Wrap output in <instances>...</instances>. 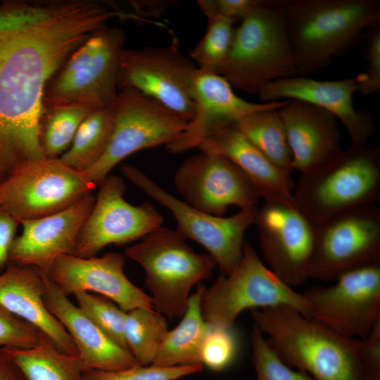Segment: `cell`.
I'll use <instances>...</instances> for the list:
<instances>
[{
  "instance_id": "cell-5",
  "label": "cell",
  "mask_w": 380,
  "mask_h": 380,
  "mask_svg": "<svg viewBox=\"0 0 380 380\" xmlns=\"http://www.w3.org/2000/svg\"><path fill=\"white\" fill-rule=\"evenodd\" d=\"M218 74L254 95L270 82L297 75L283 15L272 0H261L241 20Z\"/></svg>"
},
{
  "instance_id": "cell-27",
  "label": "cell",
  "mask_w": 380,
  "mask_h": 380,
  "mask_svg": "<svg viewBox=\"0 0 380 380\" xmlns=\"http://www.w3.org/2000/svg\"><path fill=\"white\" fill-rule=\"evenodd\" d=\"M2 348L27 380H82L78 355L62 352L48 337L31 348Z\"/></svg>"
},
{
  "instance_id": "cell-6",
  "label": "cell",
  "mask_w": 380,
  "mask_h": 380,
  "mask_svg": "<svg viewBox=\"0 0 380 380\" xmlns=\"http://www.w3.org/2000/svg\"><path fill=\"white\" fill-rule=\"evenodd\" d=\"M125 254L142 267L153 308L170 319L184 315L192 288L217 266L210 254L196 253L177 230L162 226Z\"/></svg>"
},
{
  "instance_id": "cell-15",
  "label": "cell",
  "mask_w": 380,
  "mask_h": 380,
  "mask_svg": "<svg viewBox=\"0 0 380 380\" xmlns=\"http://www.w3.org/2000/svg\"><path fill=\"white\" fill-rule=\"evenodd\" d=\"M91 211L79 233L73 255L94 257L110 244L125 245L162 225V215L150 203L134 205L124 198L125 184L108 175L98 186Z\"/></svg>"
},
{
  "instance_id": "cell-9",
  "label": "cell",
  "mask_w": 380,
  "mask_h": 380,
  "mask_svg": "<svg viewBox=\"0 0 380 380\" xmlns=\"http://www.w3.org/2000/svg\"><path fill=\"white\" fill-rule=\"evenodd\" d=\"M380 262V209L376 203L337 213L314 226L308 279L335 281L341 274Z\"/></svg>"
},
{
  "instance_id": "cell-16",
  "label": "cell",
  "mask_w": 380,
  "mask_h": 380,
  "mask_svg": "<svg viewBox=\"0 0 380 380\" xmlns=\"http://www.w3.org/2000/svg\"><path fill=\"white\" fill-rule=\"evenodd\" d=\"M255 224L269 268L291 287L308 279L314 225L291 200H265Z\"/></svg>"
},
{
  "instance_id": "cell-24",
  "label": "cell",
  "mask_w": 380,
  "mask_h": 380,
  "mask_svg": "<svg viewBox=\"0 0 380 380\" xmlns=\"http://www.w3.org/2000/svg\"><path fill=\"white\" fill-rule=\"evenodd\" d=\"M45 274L30 266L8 262L0 273V305L37 327L62 352L77 355L76 346L45 301Z\"/></svg>"
},
{
  "instance_id": "cell-35",
  "label": "cell",
  "mask_w": 380,
  "mask_h": 380,
  "mask_svg": "<svg viewBox=\"0 0 380 380\" xmlns=\"http://www.w3.org/2000/svg\"><path fill=\"white\" fill-rule=\"evenodd\" d=\"M238 348L233 327L208 324L201 348V362L213 371H222L235 360Z\"/></svg>"
},
{
  "instance_id": "cell-33",
  "label": "cell",
  "mask_w": 380,
  "mask_h": 380,
  "mask_svg": "<svg viewBox=\"0 0 380 380\" xmlns=\"http://www.w3.org/2000/svg\"><path fill=\"white\" fill-rule=\"evenodd\" d=\"M74 296L77 306L89 319L114 343L128 350L125 338L126 312L109 298L98 294L79 292Z\"/></svg>"
},
{
  "instance_id": "cell-31",
  "label": "cell",
  "mask_w": 380,
  "mask_h": 380,
  "mask_svg": "<svg viewBox=\"0 0 380 380\" xmlns=\"http://www.w3.org/2000/svg\"><path fill=\"white\" fill-rule=\"evenodd\" d=\"M153 309L138 308L126 313L125 338L127 348L143 366L153 364L169 331L165 316Z\"/></svg>"
},
{
  "instance_id": "cell-26",
  "label": "cell",
  "mask_w": 380,
  "mask_h": 380,
  "mask_svg": "<svg viewBox=\"0 0 380 380\" xmlns=\"http://www.w3.org/2000/svg\"><path fill=\"white\" fill-rule=\"evenodd\" d=\"M205 288V285L198 284L191 294L182 320L175 329L169 330L151 365L174 367L201 364V348L208 329L201 310Z\"/></svg>"
},
{
  "instance_id": "cell-41",
  "label": "cell",
  "mask_w": 380,
  "mask_h": 380,
  "mask_svg": "<svg viewBox=\"0 0 380 380\" xmlns=\"http://www.w3.org/2000/svg\"><path fill=\"white\" fill-rule=\"evenodd\" d=\"M214 9L222 15L240 21L253 11L261 0H210Z\"/></svg>"
},
{
  "instance_id": "cell-17",
  "label": "cell",
  "mask_w": 380,
  "mask_h": 380,
  "mask_svg": "<svg viewBox=\"0 0 380 380\" xmlns=\"http://www.w3.org/2000/svg\"><path fill=\"white\" fill-rule=\"evenodd\" d=\"M174 185L185 203L202 212L223 216L229 206L258 207L260 199L243 172L226 157L201 151L176 170Z\"/></svg>"
},
{
  "instance_id": "cell-37",
  "label": "cell",
  "mask_w": 380,
  "mask_h": 380,
  "mask_svg": "<svg viewBox=\"0 0 380 380\" xmlns=\"http://www.w3.org/2000/svg\"><path fill=\"white\" fill-rule=\"evenodd\" d=\"M45 337L37 327L0 305V348H31Z\"/></svg>"
},
{
  "instance_id": "cell-39",
  "label": "cell",
  "mask_w": 380,
  "mask_h": 380,
  "mask_svg": "<svg viewBox=\"0 0 380 380\" xmlns=\"http://www.w3.org/2000/svg\"><path fill=\"white\" fill-rule=\"evenodd\" d=\"M357 351L367 380H380V319L369 333L357 340Z\"/></svg>"
},
{
  "instance_id": "cell-34",
  "label": "cell",
  "mask_w": 380,
  "mask_h": 380,
  "mask_svg": "<svg viewBox=\"0 0 380 380\" xmlns=\"http://www.w3.org/2000/svg\"><path fill=\"white\" fill-rule=\"evenodd\" d=\"M256 380H315L305 372L288 366L254 325L251 334Z\"/></svg>"
},
{
  "instance_id": "cell-11",
  "label": "cell",
  "mask_w": 380,
  "mask_h": 380,
  "mask_svg": "<svg viewBox=\"0 0 380 380\" xmlns=\"http://www.w3.org/2000/svg\"><path fill=\"white\" fill-rule=\"evenodd\" d=\"M120 170L132 183L171 212L177 232L203 246L221 274L227 275L236 267L243 255L245 233L255 224L258 207L240 209L229 217L210 215L173 196L133 165L124 164Z\"/></svg>"
},
{
  "instance_id": "cell-22",
  "label": "cell",
  "mask_w": 380,
  "mask_h": 380,
  "mask_svg": "<svg viewBox=\"0 0 380 380\" xmlns=\"http://www.w3.org/2000/svg\"><path fill=\"white\" fill-rule=\"evenodd\" d=\"M44 274L45 304L72 338L84 370L115 371L141 365L128 350L114 343Z\"/></svg>"
},
{
  "instance_id": "cell-23",
  "label": "cell",
  "mask_w": 380,
  "mask_h": 380,
  "mask_svg": "<svg viewBox=\"0 0 380 380\" xmlns=\"http://www.w3.org/2000/svg\"><path fill=\"white\" fill-rule=\"evenodd\" d=\"M279 113L286 129L293 170L305 172L342 150L338 120L329 111L305 101L287 100Z\"/></svg>"
},
{
  "instance_id": "cell-30",
  "label": "cell",
  "mask_w": 380,
  "mask_h": 380,
  "mask_svg": "<svg viewBox=\"0 0 380 380\" xmlns=\"http://www.w3.org/2000/svg\"><path fill=\"white\" fill-rule=\"evenodd\" d=\"M197 4L208 25L204 35L191 51L190 58L198 69L218 74L233 41L234 21L217 13L210 0H198Z\"/></svg>"
},
{
  "instance_id": "cell-12",
  "label": "cell",
  "mask_w": 380,
  "mask_h": 380,
  "mask_svg": "<svg viewBox=\"0 0 380 380\" xmlns=\"http://www.w3.org/2000/svg\"><path fill=\"white\" fill-rule=\"evenodd\" d=\"M197 70L175 36L165 46L124 49L117 76L120 90L133 89L155 100L187 122L194 114L191 84Z\"/></svg>"
},
{
  "instance_id": "cell-32",
  "label": "cell",
  "mask_w": 380,
  "mask_h": 380,
  "mask_svg": "<svg viewBox=\"0 0 380 380\" xmlns=\"http://www.w3.org/2000/svg\"><path fill=\"white\" fill-rule=\"evenodd\" d=\"M91 110L80 106H43L39 141L45 158H59L69 148L78 127Z\"/></svg>"
},
{
  "instance_id": "cell-1",
  "label": "cell",
  "mask_w": 380,
  "mask_h": 380,
  "mask_svg": "<svg viewBox=\"0 0 380 380\" xmlns=\"http://www.w3.org/2000/svg\"><path fill=\"white\" fill-rule=\"evenodd\" d=\"M122 16L94 0L0 3V179L45 158L39 121L46 84L91 34Z\"/></svg>"
},
{
  "instance_id": "cell-2",
  "label": "cell",
  "mask_w": 380,
  "mask_h": 380,
  "mask_svg": "<svg viewBox=\"0 0 380 380\" xmlns=\"http://www.w3.org/2000/svg\"><path fill=\"white\" fill-rule=\"evenodd\" d=\"M281 10L297 75L343 56L380 23L379 0H272Z\"/></svg>"
},
{
  "instance_id": "cell-3",
  "label": "cell",
  "mask_w": 380,
  "mask_h": 380,
  "mask_svg": "<svg viewBox=\"0 0 380 380\" xmlns=\"http://www.w3.org/2000/svg\"><path fill=\"white\" fill-rule=\"evenodd\" d=\"M251 315L288 366L315 380H367L357 338L342 336L289 305L251 310Z\"/></svg>"
},
{
  "instance_id": "cell-19",
  "label": "cell",
  "mask_w": 380,
  "mask_h": 380,
  "mask_svg": "<svg viewBox=\"0 0 380 380\" xmlns=\"http://www.w3.org/2000/svg\"><path fill=\"white\" fill-rule=\"evenodd\" d=\"M194 114L184 129L166 149L179 153L198 146L208 137L251 113L270 108H281L287 100L262 103L247 101L237 96L231 84L220 75L197 68L191 84Z\"/></svg>"
},
{
  "instance_id": "cell-13",
  "label": "cell",
  "mask_w": 380,
  "mask_h": 380,
  "mask_svg": "<svg viewBox=\"0 0 380 380\" xmlns=\"http://www.w3.org/2000/svg\"><path fill=\"white\" fill-rule=\"evenodd\" d=\"M187 122L155 100L133 89L118 92L113 127L106 148L82 172L97 186L123 159L147 148L167 145Z\"/></svg>"
},
{
  "instance_id": "cell-7",
  "label": "cell",
  "mask_w": 380,
  "mask_h": 380,
  "mask_svg": "<svg viewBox=\"0 0 380 380\" xmlns=\"http://www.w3.org/2000/svg\"><path fill=\"white\" fill-rule=\"evenodd\" d=\"M124 32L106 26L91 34L46 84L43 106H80L97 109L115 105L117 76Z\"/></svg>"
},
{
  "instance_id": "cell-14",
  "label": "cell",
  "mask_w": 380,
  "mask_h": 380,
  "mask_svg": "<svg viewBox=\"0 0 380 380\" xmlns=\"http://www.w3.org/2000/svg\"><path fill=\"white\" fill-rule=\"evenodd\" d=\"M310 319L348 337L365 338L380 319V262L348 271L303 293Z\"/></svg>"
},
{
  "instance_id": "cell-18",
  "label": "cell",
  "mask_w": 380,
  "mask_h": 380,
  "mask_svg": "<svg viewBox=\"0 0 380 380\" xmlns=\"http://www.w3.org/2000/svg\"><path fill=\"white\" fill-rule=\"evenodd\" d=\"M124 265V255L115 252L90 258L65 254L54 260L44 273L67 296L79 292L98 294L126 312L138 308H154L151 296L127 277Z\"/></svg>"
},
{
  "instance_id": "cell-42",
  "label": "cell",
  "mask_w": 380,
  "mask_h": 380,
  "mask_svg": "<svg viewBox=\"0 0 380 380\" xmlns=\"http://www.w3.org/2000/svg\"><path fill=\"white\" fill-rule=\"evenodd\" d=\"M0 380H27L2 348H0Z\"/></svg>"
},
{
  "instance_id": "cell-43",
  "label": "cell",
  "mask_w": 380,
  "mask_h": 380,
  "mask_svg": "<svg viewBox=\"0 0 380 380\" xmlns=\"http://www.w3.org/2000/svg\"><path fill=\"white\" fill-rule=\"evenodd\" d=\"M1 182L0 181V202H1Z\"/></svg>"
},
{
  "instance_id": "cell-40",
  "label": "cell",
  "mask_w": 380,
  "mask_h": 380,
  "mask_svg": "<svg viewBox=\"0 0 380 380\" xmlns=\"http://www.w3.org/2000/svg\"><path fill=\"white\" fill-rule=\"evenodd\" d=\"M18 224V220L0 208V273L9 262V252L16 236Z\"/></svg>"
},
{
  "instance_id": "cell-20",
  "label": "cell",
  "mask_w": 380,
  "mask_h": 380,
  "mask_svg": "<svg viewBox=\"0 0 380 380\" xmlns=\"http://www.w3.org/2000/svg\"><path fill=\"white\" fill-rule=\"evenodd\" d=\"M362 73L336 80H317L296 75L274 80L258 94L264 103L284 100L305 101L333 114L345 127L350 144L368 143L375 129L371 114L354 106L353 98L357 92Z\"/></svg>"
},
{
  "instance_id": "cell-10",
  "label": "cell",
  "mask_w": 380,
  "mask_h": 380,
  "mask_svg": "<svg viewBox=\"0 0 380 380\" xmlns=\"http://www.w3.org/2000/svg\"><path fill=\"white\" fill-rule=\"evenodd\" d=\"M96 187L83 172L59 158L30 160L2 180L0 208L19 222L37 219L68 208Z\"/></svg>"
},
{
  "instance_id": "cell-28",
  "label": "cell",
  "mask_w": 380,
  "mask_h": 380,
  "mask_svg": "<svg viewBox=\"0 0 380 380\" xmlns=\"http://www.w3.org/2000/svg\"><path fill=\"white\" fill-rule=\"evenodd\" d=\"M279 109L270 108L251 113L234 125L275 165L291 175L294 170L292 154Z\"/></svg>"
},
{
  "instance_id": "cell-29",
  "label": "cell",
  "mask_w": 380,
  "mask_h": 380,
  "mask_svg": "<svg viewBox=\"0 0 380 380\" xmlns=\"http://www.w3.org/2000/svg\"><path fill=\"white\" fill-rule=\"evenodd\" d=\"M115 110V105L91 110L78 127L69 148L59 159L80 172L97 162L110 139Z\"/></svg>"
},
{
  "instance_id": "cell-38",
  "label": "cell",
  "mask_w": 380,
  "mask_h": 380,
  "mask_svg": "<svg viewBox=\"0 0 380 380\" xmlns=\"http://www.w3.org/2000/svg\"><path fill=\"white\" fill-rule=\"evenodd\" d=\"M365 39L367 67L362 72L363 79L358 83L357 92L369 96L380 91V23L371 27Z\"/></svg>"
},
{
  "instance_id": "cell-8",
  "label": "cell",
  "mask_w": 380,
  "mask_h": 380,
  "mask_svg": "<svg viewBox=\"0 0 380 380\" xmlns=\"http://www.w3.org/2000/svg\"><path fill=\"white\" fill-rule=\"evenodd\" d=\"M289 305L310 319V308L303 293L280 279L265 265L255 248L245 241L243 255L227 275L220 274L201 298L206 323L232 328L237 317L247 309Z\"/></svg>"
},
{
  "instance_id": "cell-21",
  "label": "cell",
  "mask_w": 380,
  "mask_h": 380,
  "mask_svg": "<svg viewBox=\"0 0 380 380\" xmlns=\"http://www.w3.org/2000/svg\"><path fill=\"white\" fill-rule=\"evenodd\" d=\"M95 199L91 192L61 211L20 221L23 230L13 240L8 262L44 272L61 255L73 254L79 233Z\"/></svg>"
},
{
  "instance_id": "cell-25",
  "label": "cell",
  "mask_w": 380,
  "mask_h": 380,
  "mask_svg": "<svg viewBox=\"0 0 380 380\" xmlns=\"http://www.w3.org/2000/svg\"><path fill=\"white\" fill-rule=\"evenodd\" d=\"M198 148L203 152L220 154L232 161L264 201L293 199L295 186L291 175L275 165L234 125L217 131Z\"/></svg>"
},
{
  "instance_id": "cell-36",
  "label": "cell",
  "mask_w": 380,
  "mask_h": 380,
  "mask_svg": "<svg viewBox=\"0 0 380 380\" xmlns=\"http://www.w3.org/2000/svg\"><path fill=\"white\" fill-rule=\"evenodd\" d=\"M203 365L174 367L138 365L115 371L84 370L82 380H178L201 372Z\"/></svg>"
},
{
  "instance_id": "cell-4",
  "label": "cell",
  "mask_w": 380,
  "mask_h": 380,
  "mask_svg": "<svg viewBox=\"0 0 380 380\" xmlns=\"http://www.w3.org/2000/svg\"><path fill=\"white\" fill-rule=\"evenodd\" d=\"M295 204L315 226L329 217L380 200V151L350 144L331 159L300 173Z\"/></svg>"
}]
</instances>
